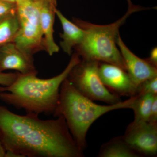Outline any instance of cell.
Returning a JSON list of instances; mask_svg holds the SVG:
<instances>
[{
    "instance_id": "1",
    "label": "cell",
    "mask_w": 157,
    "mask_h": 157,
    "mask_svg": "<svg viewBox=\"0 0 157 157\" xmlns=\"http://www.w3.org/2000/svg\"><path fill=\"white\" fill-rule=\"evenodd\" d=\"M0 140L6 157H83V151L62 116L42 120L20 115L0 105Z\"/></svg>"
},
{
    "instance_id": "2",
    "label": "cell",
    "mask_w": 157,
    "mask_h": 157,
    "mask_svg": "<svg viewBox=\"0 0 157 157\" xmlns=\"http://www.w3.org/2000/svg\"><path fill=\"white\" fill-rule=\"evenodd\" d=\"M80 61L77 52L73 54L64 70L50 78L19 73L10 86H0V100L17 109H24L27 113L53 115L58 104L61 86Z\"/></svg>"
},
{
    "instance_id": "3",
    "label": "cell",
    "mask_w": 157,
    "mask_h": 157,
    "mask_svg": "<svg viewBox=\"0 0 157 157\" xmlns=\"http://www.w3.org/2000/svg\"><path fill=\"white\" fill-rule=\"evenodd\" d=\"M137 95L117 104L100 105L82 95L67 78L60 89L59 98L53 116L65 119L73 138L83 150L87 146L89 129L97 119L107 113L117 109H132Z\"/></svg>"
},
{
    "instance_id": "4",
    "label": "cell",
    "mask_w": 157,
    "mask_h": 157,
    "mask_svg": "<svg viewBox=\"0 0 157 157\" xmlns=\"http://www.w3.org/2000/svg\"><path fill=\"white\" fill-rule=\"evenodd\" d=\"M127 1L128 8L126 13L112 23L100 25L81 19H73L74 23L84 31L83 40L75 48L76 52L82 59L108 63L127 71L123 58L116 43L117 39L120 34L119 30L132 14L148 9L134 5L131 0Z\"/></svg>"
},
{
    "instance_id": "5",
    "label": "cell",
    "mask_w": 157,
    "mask_h": 157,
    "mask_svg": "<svg viewBox=\"0 0 157 157\" xmlns=\"http://www.w3.org/2000/svg\"><path fill=\"white\" fill-rule=\"evenodd\" d=\"M40 2L34 0L15 2L20 28L13 42L20 50L32 57L43 48Z\"/></svg>"
},
{
    "instance_id": "6",
    "label": "cell",
    "mask_w": 157,
    "mask_h": 157,
    "mask_svg": "<svg viewBox=\"0 0 157 157\" xmlns=\"http://www.w3.org/2000/svg\"><path fill=\"white\" fill-rule=\"evenodd\" d=\"M99 62L83 60L70 71L67 78L78 91L93 101L108 104L121 101L120 97L110 91L101 80L98 72Z\"/></svg>"
},
{
    "instance_id": "7",
    "label": "cell",
    "mask_w": 157,
    "mask_h": 157,
    "mask_svg": "<svg viewBox=\"0 0 157 157\" xmlns=\"http://www.w3.org/2000/svg\"><path fill=\"white\" fill-rule=\"evenodd\" d=\"M98 72L102 82L111 92L120 97L137 95L138 87L126 70L116 65L99 62Z\"/></svg>"
},
{
    "instance_id": "8",
    "label": "cell",
    "mask_w": 157,
    "mask_h": 157,
    "mask_svg": "<svg viewBox=\"0 0 157 157\" xmlns=\"http://www.w3.org/2000/svg\"><path fill=\"white\" fill-rule=\"evenodd\" d=\"M122 137L129 146L141 157L156 155L157 123L147 122L126 129Z\"/></svg>"
},
{
    "instance_id": "9",
    "label": "cell",
    "mask_w": 157,
    "mask_h": 157,
    "mask_svg": "<svg viewBox=\"0 0 157 157\" xmlns=\"http://www.w3.org/2000/svg\"><path fill=\"white\" fill-rule=\"evenodd\" d=\"M116 43L123 58L127 72L137 87L147 79L157 77V67L132 52L124 43L120 34Z\"/></svg>"
},
{
    "instance_id": "10",
    "label": "cell",
    "mask_w": 157,
    "mask_h": 157,
    "mask_svg": "<svg viewBox=\"0 0 157 157\" xmlns=\"http://www.w3.org/2000/svg\"><path fill=\"white\" fill-rule=\"evenodd\" d=\"M14 70L21 74H37L33 57L24 52L14 42L0 47V72Z\"/></svg>"
},
{
    "instance_id": "11",
    "label": "cell",
    "mask_w": 157,
    "mask_h": 157,
    "mask_svg": "<svg viewBox=\"0 0 157 157\" xmlns=\"http://www.w3.org/2000/svg\"><path fill=\"white\" fill-rule=\"evenodd\" d=\"M40 21L43 36V47L49 56L58 52L59 47L54 39V23L56 7L48 3L40 2Z\"/></svg>"
},
{
    "instance_id": "12",
    "label": "cell",
    "mask_w": 157,
    "mask_h": 157,
    "mask_svg": "<svg viewBox=\"0 0 157 157\" xmlns=\"http://www.w3.org/2000/svg\"><path fill=\"white\" fill-rule=\"evenodd\" d=\"M55 12L61 24L63 29V33L60 34L62 41L60 45L65 53L70 56L73 48L77 47L83 40L84 31L75 23L69 20L56 8Z\"/></svg>"
},
{
    "instance_id": "13",
    "label": "cell",
    "mask_w": 157,
    "mask_h": 157,
    "mask_svg": "<svg viewBox=\"0 0 157 157\" xmlns=\"http://www.w3.org/2000/svg\"><path fill=\"white\" fill-rule=\"evenodd\" d=\"M99 157H140L138 153L131 148L122 136L112 138L102 144L98 153Z\"/></svg>"
},
{
    "instance_id": "14",
    "label": "cell",
    "mask_w": 157,
    "mask_h": 157,
    "mask_svg": "<svg viewBox=\"0 0 157 157\" xmlns=\"http://www.w3.org/2000/svg\"><path fill=\"white\" fill-rule=\"evenodd\" d=\"M155 96L152 94L137 95L132 108L134 112V119L128 125L127 129L148 122L152 104Z\"/></svg>"
},
{
    "instance_id": "15",
    "label": "cell",
    "mask_w": 157,
    "mask_h": 157,
    "mask_svg": "<svg viewBox=\"0 0 157 157\" xmlns=\"http://www.w3.org/2000/svg\"><path fill=\"white\" fill-rule=\"evenodd\" d=\"M19 28L16 9L0 19V47L14 42Z\"/></svg>"
},
{
    "instance_id": "16",
    "label": "cell",
    "mask_w": 157,
    "mask_h": 157,
    "mask_svg": "<svg viewBox=\"0 0 157 157\" xmlns=\"http://www.w3.org/2000/svg\"><path fill=\"white\" fill-rule=\"evenodd\" d=\"M145 94L157 95V77L147 79L138 86L137 95Z\"/></svg>"
},
{
    "instance_id": "17",
    "label": "cell",
    "mask_w": 157,
    "mask_h": 157,
    "mask_svg": "<svg viewBox=\"0 0 157 157\" xmlns=\"http://www.w3.org/2000/svg\"><path fill=\"white\" fill-rule=\"evenodd\" d=\"M19 73H4L0 72V86H7L15 81Z\"/></svg>"
},
{
    "instance_id": "18",
    "label": "cell",
    "mask_w": 157,
    "mask_h": 157,
    "mask_svg": "<svg viewBox=\"0 0 157 157\" xmlns=\"http://www.w3.org/2000/svg\"><path fill=\"white\" fill-rule=\"evenodd\" d=\"M14 3L8 2L0 0V19L16 10Z\"/></svg>"
},
{
    "instance_id": "19",
    "label": "cell",
    "mask_w": 157,
    "mask_h": 157,
    "mask_svg": "<svg viewBox=\"0 0 157 157\" xmlns=\"http://www.w3.org/2000/svg\"><path fill=\"white\" fill-rule=\"evenodd\" d=\"M148 122L157 123V95L155 96L150 113Z\"/></svg>"
},
{
    "instance_id": "20",
    "label": "cell",
    "mask_w": 157,
    "mask_h": 157,
    "mask_svg": "<svg viewBox=\"0 0 157 157\" xmlns=\"http://www.w3.org/2000/svg\"><path fill=\"white\" fill-rule=\"evenodd\" d=\"M145 59L152 66L157 67V48L155 47L151 52L149 57Z\"/></svg>"
},
{
    "instance_id": "21",
    "label": "cell",
    "mask_w": 157,
    "mask_h": 157,
    "mask_svg": "<svg viewBox=\"0 0 157 157\" xmlns=\"http://www.w3.org/2000/svg\"><path fill=\"white\" fill-rule=\"evenodd\" d=\"M6 157V151L0 140V157Z\"/></svg>"
},
{
    "instance_id": "22",
    "label": "cell",
    "mask_w": 157,
    "mask_h": 157,
    "mask_svg": "<svg viewBox=\"0 0 157 157\" xmlns=\"http://www.w3.org/2000/svg\"><path fill=\"white\" fill-rule=\"evenodd\" d=\"M34 1L40 2L48 3L55 7H56V3L53 0H34Z\"/></svg>"
},
{
    "instance_id": "23",
    "label": "cell",
    "mask_w": 157,
    "mask_h": 157,
    "mask_svg": "<svg viewBox=\"0 0 157 157\" xmlns=\"http://www.w3.org/2000/svg\"><path fill=\"white\" fill-rule=\"evenodd\" d=\"M1 1H4V2H8L11 3H14L15 4V0H1Z\"/></svg>"
},
{
    "instance_id": "24",
    "label": "cell",
    "mask_w": 157,
    "mask_h": 157,
    "mask_svg": "<svg viewBox=\"0 0 157 157\" xmlns=\"http://www.w3.org/2000/svg\"><path fill=\"white\" fill-rule=\"evenodd\" d=\"M56 3V0H53Z\"/></svg>"
}]
</instances>
